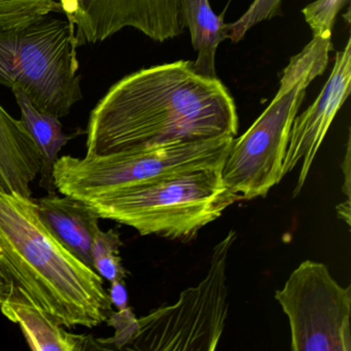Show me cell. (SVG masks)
<instances>
[{
  "instance_id": "cell-10",
  "label": "cell",
  "mask_w": 351,
  "mask_h": 351,
  "mask_svg": "<svg viewBox=\"0 0 351 351\" xmlns=\"http://www.w3.org/2000/svg\"><path fill=\"white\" fill-rule=\"evenodd\" d=\"M351 92V40L337 52L332 73L315 101L295 117L283 160V176L301 163L293 197L303 189L326 133Z\"/></svg>"
},
{
  "instance_id": "cell-17",
  "label": "cell",
  "mask_w": 351,
  "mask_h": 351,
  "mask_svg": "<svg viewBox=\"0 0 351 351\" xmlns=\"http://www.w3.org/2000/svg\"><path fill=\"white\" fill-rule=\"evenodd\" d=\"M282 0H254L247 11L234 23L227 24L228 36L232 43H238L256 24L272 19L280 12Z\"/></svg>"
},
{
  "instance_id": "cell-23",
  "label": "cell",
  "mask_w": 351,
  "mask_h": 351,
  "mask_svg": "<svg viewBox=\"0 0 351 351\" xmlns=\"http://www.w3.org/2000/svg\"><path fill=\"white\" fill-rule=\"evenodd\" d=\"M337 213H338L340 219L346 221L347 225L350 226V200H346V202L338 205Z\"/></svg>"
},
{
  "instance_id": "cell-16",
  "label": "cell",
  "mask_w": 351,
  "mask_h": 351,
  "mask_svg": "<svg viewBox=\"0 0 351 351\" xmlns=\"http://www.w3.org/2000/svg\"><path fill=\"white\" fill-rule=\"evenodd\" d=\"M54 12H63L55 0H0V29L26 27Z\"/></svg>"
},
{
  "instance_id": "cell-22",
  "label": "cell",
  "mask_w": 351,
  "mask_h": 351,
  "mask_svg": "<svg viewBox=\"0 0 351 351\" xmlns=\"http://www.w3.org/2000/svg\"><path fill=\"white\" fill-rule=\"evenodd\" d=\"M11 291V282L0 269V305L5 302Z\"/></svg>"
},
{
  "instance_id": "cell-9",
  "label": "cell",
  "mask_w": 351,
  "mask_h": 351,
  "mask_svg": "<svg viewBox=\"0 0 351 351\" xmlns=\"http://www.w3.org/2000/svg\"><path fill=\"white\" fill-rule=\"evenodd\" d=\"M66 17L77 47L104 42L126 27L164 43L184 32L180 0H75Z\"/></svg>"
},
{
  "instance_id": "cell-5",
  "label": "cell",
  "mask_w": 351,
  "mask_h": 351,
  "mask_svg": "<svg viewBox=\"0 0 351 351\" xmlns=\"http://www.w3.org/2000/svg\"><path fill=\"white\" fill-rule=\"evenodd\" d=\"M235 137L129 149L84 159L63 156L53 168L55 186L61 195L83 202L119 189L198 171L223 168Z\"/></svg>"
},
{
  "instance_id": "cell-24",
  "label": "cell",
  "mask_w": 351,
  "mask_h": 351,
  "mask_svg": "<svg viewBox=\"0 0 351 351\" xmlns=\"http://www.w3.org/2000/svg\"><path fill=\"white\" fill-rule=\"evenodd\" d=\"M75 1V0H61V7H62L63 13H65V15L71 12Z\"/></svg>"
},
{
  "instance_id": "cell-19",
  "label": "cell",
  "mask_w": 351,
  "mask_h": 351,
  "mask_svg": "<svg viewBox=\"0 0 351 351\" xmlns=\"http://www.w3.org/2000/svg\"><path fill=\"white\" fill-rule=\"evenodd\" d=\"M108 326L116 330L114 336L108 339H96L99 349H119L126 350L137 332V318L130 307L112 312L106 320Z\"/></svg>"
},
{
  "instance_id": "cell-7",
  "label": "cell",
  "mask_w": 351,
  "mask_h": 351,
  "mask_svg": "<svg viewBox=\"0 0 351 351\" xmlns=\"http://www.w3.org/2000/svg\"><path fill=\"white\" fill-rule=\"evenodd\" d=\"M237 238L234 230L215 246L205 278L164 305L137 318V332L126 350L213 351L229 313L227 263Z\"/></svg>"
},
{
  "instance_id": "cell-20",
  "label": "cell",
  "mask_w": 351,
  "mask_h": 351,
  "mask_svg": "<svg viewBox=\"0 0 351 351\" xmlns=\"http://www.w3.org/2000/svg\"><path fill=\"white\" fill-rule=\"evenodd\" d=\"M110 289L108 291L110 302L112 306L118 310L128 307V293H127L125 281L117 280L110 282Z\"/></svg>"
},
{
  "instance_id": "cell-8",
  "label": "cell",
  "mask_w": 351,
  "mask_h": 351,
  "mask_svg": "<svg viewBox=\"0 0 351 351\" xmlns=\"http://www.w3.org/2000/svg\"><path fill=\"white\" fill-rule=\"evenodd\" d=\"M275 299L289 318L291 350L351 351V287L324 263L304 261Z\"/></svg>"
},
{
  "instance_id": "cell-18",
  "label": "cell",
  "mask_w": 351,
  "mask_h": 351,
  "mask_svg": "<svg viewBox=\"0 0 351 351\" xmlns=\"http://www.w3.org/2000/svg\"><path fill=\"white\" fill-rule=\"evenodd\" d=\"M349 0H316L302 10L313 36H332L337 15Z\"/></svg>"
},
{
  "instance_id": "cell-3",
  "label": "cell",
  "mask_w": 351,
  "mask_h": 351,
  "mask_svg": "<svg viewBox=\"0 0 351 351\" xmlns=\"http://www.w3.org/2000/svg\"><path fill=\"white\" fill-rule=\"evenodd\" d=\"M332 36H313L283 69L278 91L250 128L234 138L221 168L226 186L241 200L265 197L283 178L282 166L293 120L308 86L328 64Z\"/></svg>"
},
{
  "instance_id": "cell-21",
  "label": "cell",
  "mask_w": 351,
  "mask_h": 351,
  "mask_svg": "<svg viewBox=\"0 0 351 351\" xmlns=\"http://www.w3.org/2000/svg\"><path fill=\"white\" fill-rule=\"evenodd\" d=\"M342 169L343 174L345 176L342 191L346 195L347 200H350V139H348V143H347L346 155L343 160Z\"/></svg>"
},
{
  "instance_id": "cell-6",
  "label": "cell",
  "mask_w": 351,
  "mask_h": 351,
  "mask_svg": "<svg viewBox=\"0 0 351 351\" xmlns=\"http://www.w3.org/2000/svg\"><path fill=\"white\" fill-rule=\"evenodd\" d=\"M73 22L50 16L0 29V84L19 88L40 112L66 117L83 98Z\"/></svg>"
},
{
  "instance_id": "cell-11",
  "label": "cell",
  "mask_w": 351,
  "mask_h": 351,
  "mask_svg": "<svg viewBox=\"0 0 351 351\" xmlns=\"http://www.w3.org/2000/svg\"><path fill=\"white\" fill-rule=\"evenodd\" d=\"M38 215L55 238L84 264L93 269L92 244L100 217L87 203L71 196L48 193L36 200Z\"/></svg>"
},
{
  "instance_id": "cell-4",
  "label": "cell",
  "mask_w": 351,
  "mask_h": 351,
  "mask_svg": "<svg viewBox=\"0 0 351 351\" xmlns=\"http://www.w3.org/2000/svg\"><path fill=\"white\" fill-rule=\"evenodd\" d=\"M240 200L217 168L119 189L85 203L100 219L129 226L141 235L189 242Z\"/></svg>"
},
{
  "instance_id": "cell-14",
  "label": "cell",
  "mask_w": 351,
  "mask_h": 351,
  "mask_svg": "<svg viewBox=\"0 0 351 351\" xmlns=\"http://www.w3.org/2000/svg\"><path fill=\"white\" fill-rule=\"evenodd\" d=\"M12 91L21 110L20 122L42 154L40 186L48 193L56 192L53 168L58 160L59 153L71 136L63 132L62 124L58 117L40 112L19 88H13Z\"/></svg>"
},
{
  "instance_id": "cell-1",
  "label": "cell",
  "mask_w": 351,
  "mask_h": 351,
  "mask_svg": "<svg viewBox=\"0 0 351 351\" xmlns=\"http://www.w3.org/2000/svg\"><path fill=\"white\" fill-rule=\"evenodd\" d=\"M237 110L219 77L193 61L141 69L114 84L90 114L87 155L235 137Z\"/></svg>"
},
{
  "instance_id": "cell-15",
  "label": "cell",
  "mask_w": 351,
  "mask_h": 351,
  "mask_svg": "<svg viewBox=\"0 0 351 351\" xmlns=\"http://www.w3.org/2000/svg\"><path fill=\"white\" fill-rule=\"evenodd\" d=\"M122 244L120 233L114 229L108 232L99 229L94 237L92 244L93 270L110 282L125 281L128 276V271L123 266L120 256Z\"/></svg>"
},
{
  "instance_id": "cell-13",
  "label": "cell",
  "mask_w": 351,
  "mask_h": 351,
  "mask_svg": "<svg viewBox=\"0 0 351 351\" xmlns=\"http://www.w3.org/2000/svg\"><path fill=\"white\" fill-rule=\"evenodd\" d=\"M180 11L197 53V59L193 61L195 73L217 79L215 54L219 45L229 40L227 24L223 22L225 13L217 16L209 0H180Z\"/></svg>"
},
{
  "instance_id": "cell-2",
  "label": "cell",
  "mask_w": 351,
  "mask_h": 351,
  "mask_svg": "<svg viewBox=\"0 0 351 351\" xmlns=\"http://www.w3.org/2000/svg\"><path fill=\"white\" fill-rule=\"evenodd\" d=\"M0 269L59 326L95 328L114 312L102 277L53 236L32 197L0 191Z\"/></svg>"
},
{
  "instance_id": "cell-12",
  "label": "cell",
  "mask_w": 351,
  "mask_h": 351,
  "mask_svg": "<svg viewBox=\"0 0 351 351\" xmlns=\"http://www.w3.org/2000/svg\"><path fill=\"white\" fill-rule=\"evenodd\" d=\"M0 309L8 319L19 324L32 350H98L94 337L66 332L13 283Z\"/></svg>"
}]
</instances>
